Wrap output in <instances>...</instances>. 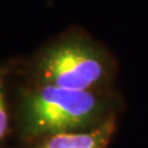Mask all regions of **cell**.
<instances>
[{"label": "cell", "mask_w": 148, "mask_h": 148, "mask_svg": "<svg viewBox=\"0 0 148 148\" xmlns=\"http://www.w3.org/2000/svg\"><path fill=\"white\" fill-rule=\"evenodd\" d=\"M117 130V115L87 130L62 132L27 144V148H108Z\"/></svg>", "instance_id": "3"}, {"label": "cell", "mask_w": 148, "mask_h": 148, "mask_svg": "<svg viewBox=\"0 0 148 148\" xmlns=\"http://www.w3.org/2000/svg\"><path fill=\"white\" fill-rule=\"evenodd\" d=\"M18 66L16 60L0 64V148H5L10 130V113L8 104V84L11 74Z\"/></svg>", "instance_id": "4"}, {"label": "cell", "mask_w": 148, "mask_h": 148, "mask_svg": "<svg viewBox=\"0 0 148 148\" xmlns=\"http://www.w3.org/2000/svg\"><path fill=\"white\" fill-rule=\"evenodd\" d=\"M121 110V98L114 89L78 91L27 80L22 88L16 125L27 144L38 138L99 125Z\"/></svg>", "instance_id": "1"}, {"label": "cell", "mask_w": 148, "mask_h": 148, "mask_svg": "<svg viewBox=\"0 0 148 148\" xmlns=\"http://www.w3.org/2000/svg\"><path fill=\"white\" fill-rule=\"evenodd\" d=\"M29 81L78 91L113 89L116 62L101 43L78 29L43 45L27 64Z\"/></svg>", "instance_id": "2"}]
</instances>
